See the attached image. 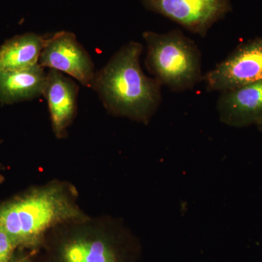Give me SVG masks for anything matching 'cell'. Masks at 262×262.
<instances>
[{
    "instance_id": "1",
    "label": "cell",
    "mask_w": 262,
    "mask_h": 262,
    "mask_svg": "<svg viewBox=\"0 0 262 262\" xmlns=\"http://www.w3.org/2000/svg\"><path fill=\"white\" fill-rule=\"evenodd\" d=\"M142 44L130 41L96 72L91 89L108 113L147 124L162 102V84L140 65Z\"/></svg>"
},
{
    "instance_id": "2",
    "label": "cell",
    "mask_w": 262,
    "mask_h": 262,
    "mask_svg": "<svg viewBox=\"0 0 262 262\" xmlns=\"http://www.w3.org/2000/svg\"><path fill=\"white\" fill-rule=\"evenodd\" d=\"M85 220L65 188L58 184L33 189L0 206V227L18 248L37 247L52 227Z\"/></svg>"
},
{
    "instance_id": "3",
    "label": "cell",
    "mask_w": 262,
    "mask_h": 262,
    "mask_svg": "<svg viewBox=\"0 0 262 262\" xmlns=\"http://www.w3.org/2000/svg\"><path fill=\"white\" fill-rule=\"evenodd\" d=\"M147 53L145 66L153 78L174 92L192 89L203 80L201 53L179 29L143 33Z\"/></svg>"
},
{
    "instance_id": "4",
    "label": "cell",
    "mask_w": 262,
    "mask_h": 262,
    "mask_svg": "<svg viewBox=\"0 0 262 262\" xmlns=\"http://www.w3.org/2000/svg\"><path fill=\"white\" fill-rule=\"evenodd\" d=\"M50 262H137L140 246L121 226L82 229L57 239L49 249Z\"/></svg>"
},
{
    "instance_id": "5",
    "label": "cell",
    "mask_w": 262,
    "mask_h": 262,
    "mask_svg": "<svg viewBox=\"0 0 262 262\" xmlns=\"http://www.w3.org/2000/svg\"><path fill=\"white\" fill-rule=\"evenodd\" d=\"M262 80V37L241 45L203 76L207 91L225 92Z\"/></svg>"
},
{
    "instance_id": "6",
    "label": "cell",
    "mask_w": 262,
    "mask_h": 262,
    "mask_svg": "<svg viewBox=\"0 0 262 262\" xmlns=\"http://www.w3.org/2000/svg\"><path fill=\"white\" fill-rule=\"evenodd\" d=\"M43 68L67 74L91 88L96 70L89 52L78 42L75 34L61 31L47 36L39 59Z\"/></svg>"
},
{
    "instance_id": "7",
    "label": "cell",
    "mask_w": 262,
    "mask_h": 262,
    "mask_svg": "<svg viewBox=\"0 0 262 262\" xmlns=\"http://www.w3.org/2000/svg\"><path fill=\"white\" fill-rule=\"evenodd\" d=\"M148 10L159 13L189 32L206 37L212 26L230 11V0H141Z\"/></svg>"
},
{
    "instance_id": "8",
    "label": "cell",
    "mask_w": 262,
    "mask_h": 262,
    "mask_svg": "<svg viewBox=\"0 0 262 262\" xmlns=\"http://www.w3.org/2000/svg\"><path fill=\"white\" fill-rule=\"evenodd\" d=\"M216 108L220 121L228 126L256 125L262 116V80L222 92Z\"/></svg>"
},
{
    "instance_id": "9",
    "label": "cell",
    "mask_w": 262,
    "mask_h": 262,
    "mask_svg": "<svg viewBox=\"0 0 262 262\" xmlns=\"http://www.w3.org/2000/svg\"><path fill=\"white\" fill-rule=\"evenodd\" d=\"M78 84L63 73L50 69L43 96L47 100L52 127L58 138H63L77 110Z\"/></svg>"
},
{
    "instance_id": "10",
    "label": "cell",
    "mask_w": 262,
    "mask_h": 262,
    "mask_svg": "<svg viewBox=\"0 0 262 262\" xmlns=\"http://www.w3.org/2000/svg\"><path fill=\"white\" fill-rule=\"evenodd\" d=\"M47 80L45 69L37 64L27 70L0 73V103L29 101L43 96Z\"/></svg>"
},
{
    "instance_id": "11",
    "label": "cell",
    "mask_w": 262,
    "mask_h": 262,
    "mask_svg": "<svg viewBox=\"0 0 262 262\" xmlns=\"http://www.w3.org/2000/svg\"><path fill=\"white\" fill-rule=\"evenodd\" d=\"M46 37L29 32L8 39L0 47V73L27 70L39 64Z\"/></svg>"
},
{
    "instance_id": "12",
    "label": "cell",
    "mask_w": 262,
    "mask_h": 262,
    "mask_svg": "<svg viewBox=\"0 0 262 262\" xmlns=\"http://www.w3.org/2000/svg\"><path fill=\"white\" fill-rule=\"evenodd\" d=\"M18 248L9 234L0 227V261H13V253Z\"/></svg>"
},
{
    "instance_id": "13",
    "label": "cell",
    "mask_w": 262,
    "mask_h": 262,
    "mask_svg": "<svg viewBox=\"0 0 262 262\" xmlns=\"http://www.w3.org/2000/svg\"><path fill=\"white\" fill-rule=\"evenodd\" d=\"M256 127H257V128L258 130L261 131L262 133V116L261 118L258 120V121L257 122V123L256 124Z\"/></svg>"
},
{
    "instance_id": "14",
    "label": "cell",
    "mask_w": 262,
    "mask_h": 262,
    "mask_svg": "<svg viewBox=\"0 0 262 262\" xmlns=\"http://www.w3.org/2000/svg\"><path fill=\"white\" fill-rule=\"evenodd\" d=\"M18 262H32L27 258H22L20 259H18Z\"/></svg>"
},
{
    "instance_id": "15",
    "label": "cell",
    "mask_w": 262,
    "mask_h": 262,
    "mask_svg": "<svg viewBox=\"0 0 262 262\" xmlns=\"http://www.w3.org/2000/svg\"><path fill=\"white\" fill-rule=\"evenodd\" d=\"M18 260H14V261H8V262H18ZM0 262H3V261H0Z\"/></svg>"
}]
</instances>
